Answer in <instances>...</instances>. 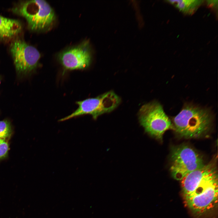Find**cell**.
I'll list each match as a JSON object with an SVG mask.
<instances>
[{
	"instance_id": "1",
	"label": "cell",
	"mask_w": 218,
	"mask_h": 218,
	"mask_svg": "<svg viewBox=\"0 0 218 218\" xmlns=\"http://www.w3.org/2000/svg\"><path fill=\"white\" fill-rule=\"evenodd\" d=\"M216 160L188 174L180 181L185 203L196 216L213 209L218 201Z\"/></svg>"
},
{
	"instance_id": "2",
	"label": "cell",
	"mask_w": 218,
	"mask_h": 218,
	"mask_svg": "<svg viewBox=\"0 0 218 218\" xmlns=\"http://www.w3.org/2000/svg\"><path fill=\"white\" fill-rule=\"evenodd\" d=\"M213 120V115L208 109L187 103L174 117L173 127L182 137L197 138L209 130Z\"/></svg>"
},
{
	"instance_id": "3",
	"label": "cell",
	"mask_w": 218,
	"mask_h": 218,
	"mask_svg": "<svg viewBox=\"0 0 218 218\" xmlns=\"http://www.w3.org/2000/svg\"><path fill=\"white\" fill-rule=\"evenodd\" d=\"M14 13L24 18L31 31H44L50 27L55 16L50 5L44 0L19 2L12 9Z\"/></svg>"
},
{
	"instance_id": "4",
	"label": "cell",
	"mask_w": 218,
	"mask_h": 218,
	"mask_svg": "<svg viewBox=\"0 0 218 218\" xmlns=\"http://www.w3.org/2000/svg\"><path fill=\"white\" fill-rule=\"evenodd\" d=\"M138 116L145 132L158 140H162L165 132L173 127L162 106L155 101L143 105L139 110Z\"/></svg>"
},
{
	"instance_id": "5",
	"label": "cell",
	"mask_w": 218,
	"mask_h": 218,
	"mask_svg": "<svg viewBox=\"0 0 218 218\" xmlns=\"http://www.w3.org/2000/svg\"><path fill=\"white\" fill-rule=\"evenodd\" d=\"M170 160V172L172 177L177 180H181L189 173L205 165L202 156L185 144L172 148Z\"/></svg>"
},
{
	"instance_id": "6",
	"label": "cell",
	"mask_w": 218,
	"mask_h": 218,
	"mask_svg": "<svg viewBox=\"0 0 218 218\" xmlns=\"http://www.w3.org/2000/svg\"><path fill=\"white\" fill-rule=\"evenodd\" d=\"M121 102V99L117 94L113 91H109L94 98L76 101L78 108L71 114L59 121H64L85 114L91 115L95 120L101 115L113 111Z\"/></svg>"
},
{
	"instance_id": "7",
	"label": "cell",
	"mask_w": 218,
	"mask_h": 218,
	"mask_svg": "<svg viewBox=\"0 0 218 218\" xmlns=\"http://www.w3.org/2000/svg\"><path fill=\"white\" fill-rule=\"evenodd\" d=\"M10 50L18 73L28 74L36 69L41 55L35 47L21 39L17 38L11 43Z\"/></svg>"
},
{
	"instance_id": "8",
	"label": "cell",
	"mask_w": 218,
	"mask_h": 218,
	"mask_svg": "<svg viewBox=\"0 0 218 218\" xmlns=\"http://www.w3.org/2000/svg\"><path fill=\"white\" fill-rule=\"evenodd\" d=\"M92 55L88 42L61 52L58 60L65 70H83L88 68L91 63Z\"/></svg>"
},
{
	"instance_id": "9",
	"label": "cell",
	"mask_w": 218,
	"mask_h": 218,
	"mask_svg": "<svg viewBox=\"0 0 218 218\" xmlns=\"http://www.w3.org/2000/svg\"><path fill=\"white\" fill-rule=\"evenodd\" d=\"M22 25L19 20L0 15V42L17 36L22 31Z\"/></svg>"
},
{
	"instance_id": "10",
	"label": "cell",
	"mask_w": 218,
	"mask_h": 218,
	"mask_svg": "<svg viewBox=\"0 0 218 218\" xmlns=\"http://www.w3.org/2000/svg\"><path fill=\"white\" fill-rule=\"evenodd\" d=\"M174 5L180 11L184 13L192 14L202 3V0H182L167 1Z\"/></svg>"
},
{
	"instance_id": "11",
	"label": "cell",
	"mask_w": 218,
	"mask_h": 218,
	"mask_svg": "<svg viewBox=\"0 0 218 218\" xmlns=\"http://www.w3.org/2000/svg\"><path fill=\"white\" fill-rule=\"evenodd\" d=\"M11 127L9 122L6 120L0 121V138L5 139L10 136Z\"/></svg>"
},
{
	"instance_id": "12",
	"label": "cell",
	"mask_w": 218,
	"mask_h": 218,
	"mask_svg": "<svg viewBox=\"0 0 218 218\" xmlns=\"http://www.w3.org/2000/svg\"><path fill=\"white\" fill-rule=\"evenodd\" d=\"M8 149V144L5 139L0 138V159L3 158L6 156Z\"/></svg>"
},
{
	"instance_id": "13",
	"label": "cell",
	"mask_w": 218,
	"mask_h": 218,
	"mask_svg": "<svg viewBox=\"0 0 218 218\" xmlns=\"http://www.w3.org/2000/svg\"><path fill=\"white\" fill-rule=\"evenodd\" d=\"M208 5L210 6H215L216 3H217V2H216V1L215 0L208 1Z\"/></svg>"
}]
</instances>
